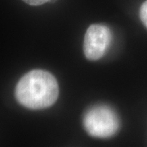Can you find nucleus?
Returning a JSON list of instances; mask_svg holds the SVG:
<instances>
[{"mask_svg":"<svg viewBox=\"0 0 147 147\" xmlns=\"http://www.w3.org/2000/svg\"><path fill=\"white\" fill-rule=\"evenodd\" d=\"M59 96L57 80L51 73L34 69L18 81L15 88L16 100L30 110H41L53 105Z\"/></svg>","mask_w":147,"mask_h":147,"instance_id":"obj_1","label":"nucleus"},{"mask_svg":"<svg viewBox=\"0 0 147 147\" xmlns=\"http://www.w3.org/2000/svg\"><path fill=\"white\" fill-rule=\"evenodd\" d=\"M84 126L90 136L107 138L119 131L120 122L115 111L109 105H97L86 112Z\"/></svg>","mask_w":147,"mask_h":147,"instance_id":"obj_2","label":"nucleus"},{"mask_svg":"<svg viewBox=\"0 0 147 147\" xmlns=\"http://www.w3.org/2000/svg\"><path fill=\"white\" fill-rule=\"evenodd\" d=\"M112 34L105 25L94 24L87 30L84 42V55L90 61H97L102 57L110 47Z\"/></svg>","mask_w":147,"mask_h":147,"instance_id":"obj_3","label":"nucleus"},{"mask_svg":"<svg viewBox=\"0 0 147 147\" xmlns=\"http://www.w3.org/2000/svg\"><path fill=\"white\" fill-rule=\"evenodd\" d=\"M140 18L144 26L147 28V0L145 1L140 8Z\"/></svg>","mask_w":147,"mask_h":147,"instance_id":"obj_4","label":"nucleus"},{"mask_svg":"<svg viewBox=\"0 0 147 147\" xmlns=\"http://www.w3.org/2000/svg\"><path fill=\"white\" fill-rule=\"evenodd\" d=\"M22 1L31 6H40L44 4L47 2H49V0H22Z\"/></svg>","mask_w":147,"mask_h":147,"instance_id":"obj_5","label":"nucleus"},{"mask_svg":"<svg viewBox=\"0 0 147 147\" xmlns=\"http://www.w3.org/2000/svg\"><path fill=\"white\" fill-rule=\"evenodd\" d=\"M54 1H56V0H49V2H54Z\"/></svg>","mask_w":147,"mask_h":147,"instance_id":"obj_6","label":"nucleus"}]
</instances>
